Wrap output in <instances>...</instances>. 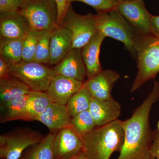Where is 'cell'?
<instances>
[{
  "mask_svg": "<svg viewBox=\"0 0 159 159\" xmlns=\"http://www.w3.org/2000/svg\"><path fill=\"white\" fill-rule=\"evenodd\" d=\"M10 74L25 83L31 91L44 92L55 75L54 69L44 64L23 60L10 66Z\"/></svg>",
  "mask_w": 159,
  "mask_h": 159,
  "instance_id": "8992f818",
  "label": "cell"
},
{
  "mask_svg": "<svg viewBox=\"0 0 159 159\" xmlns=\"http://www.w3.org/2000/svg\"></svg>",
  "mask_w": 159,
  "mask_h": 159,
  "instance_id": "74e56055",
  "label": "cell"
},
{
  "mask_svg": "<svg viewBox=\"0 0 159 159\" xmlns=\"http://www.w3.org/2000/svg\"><path fill=\"white\" fill-rule=\"evenodd\" d=\"M40 134L30 129H20L0 136V156L4 159H19L23 151L42 140Z\"/></svg>",
  "mask_w": 159,
  "mask_h": 159,
  "instance_id": "ba28073f",
  "label": "cell"
},
{
  "mask_svg": "<svg viewBox=\"0 0 159 159\" xmlns=\"http://www.w3.org/2000/svg\"><path fill=\"white\" fill-rule=\"evenodd\" d=\"M51 32L39 34L35 51L34 61L40 63L49 64Z\"/></svg>",
  "mask_w": 159,
  "mask_h": 159,
  "instance_id": "484cf974",
  "label": "cell"
},
{
  "mask_svg": "<svg viewBox=\"0 0 159 159\" xmlns=\"http://www.w3.org/2000/svg\"><path fill=\"white\" fill-rule=\"evenodd\" d=\"M72 117L66 105L51 102L37 119L47 126L52 132L70 126Z\"/></svg>",
  "mask_w": 159,
  "mask_h": 159,
  "instance_id": "e0dca14e",
  "label": "cell"
},
{
  "mask_svg": "<svg viewBox=\"0 0 159 159\" xmlns=\"http://www.w3.org/2000/svg\"><path fill=\"white\" fill-rule=\"evenodd\" d=\"M23 39H1L0 58L9 65L15 64L22 60Z\"/></svg>",
  "mask_w": 159,
  "mask_h": 159,
  "instance_id": "44dd1931",
  "label": "cell"
},
{
  "mask_svg": "<svg viewBox=\"0 0 159 159\" xmlns=\"http://www.w3.org/2000/svg\"><path fill=\"white\" fill-rule=\"evenodd\" d=\"M53 69L55 75H63L84 83L86 81V70L81 48L71 49Z\"/></svg>",
  "mask_w": 159,
  "mask_h": 159,
  "instance_id": "5bb4252c",
  "label": "cell"
},
{
  "mask_svg": "<svg viewBox=\"0 0 159 159\" xmlns=\"http://www.w3.org/2000/svg\"><path fill=\"white\" fill-rule=\"evenodd\" d=\"M70 127L80 138L88 134L97 128L95 121L89 110L72 117Z\"/></svg>",
  "mask_w": 159,
  "mask_h": 159,
  "instance_id": "cb8c5ba5",
  "label": "cell"
},
{
  "mask_svg": "<svg viewBox=\"0 0 159 159\" xmlns=\"http://www.w3.org/2000/svg\"><path fill=\"white\" fill-rule=\"evenodd\" d=\"M31 91L1 105V122L17 120L29 121L27 104Z\"/></svg>",
  "mask_w": 159,
  "mask_h": 159,
  "instance_id": "d6986e66",
  "label": "cell"
},
{
  "mask_svg": "<svg viewBox=\"0 0 159 159\" xmlns=\"http://www.w3.org/2000/svg\"><path fill=\"white\" fill-rule=\"evenodd\" d=\"M73 36L70 30L58 26L51 32L49 64L56 65L72 49Z\"/></svg>",
  "mask_w": 159,
  "mask_h": 159,
  "instance_id": "2e32d148",
  "label": "cell"
},
{
  "mask_svg": "<svg viewBox=\"0 0 159 159\" xmlns=\"http://www.w3.org/2000/svg\"><path fill=\"white\" fill-rule=\"evenodd\" d=\"M54 159H69L82 151L81 138L70 127L56 132L53 142Z\"/></svg>",
  "mask_w": 159,
  "mask_h": 159,
  "instance_id": "30bf717a",
  "label": "cell"
},
{
  "mask_svg": "<svg viewBox=\"0 0 159 159\" xmlns=\"http://www.w3.org/2000/svg\"><path fill=\"white\" fill-rule=\"evenodd\" d=\"M81 140L82 151L88 159H109L114 152L122 150L124 140L122 121L118 119L97 127Z\"/></svg>",
  "mask_w": 159,
  "mask_h": 159,
  "instance_id": "7a4b0ae2",
  "label": "cell"
},
{
  "mask_svg": "<svg viewBox=\"0 0 159 159\" xmlns=\"http://www.w3.org/2000/svg\"><path fill=\"white\" fill-rule=\"evenodd\" d=\"M116 9L138 35L152 33L151 14L146 9L143 0H130L117 3Z\"/></svg>",
  "mask_w": 159,
  "mask_h": 159,
  "instance_id": "9c48e42d",
  "label": "cell"
},
{
  "mask_svg": "<svg viewBox=\"0 0 159 159\" xmlns=\"http://www.w3.org/2000/svg\"><path fill=\"white\" fill-rule=\"evenodd\" d=\"M51 102L46 92L31 91L27 104L29 121H37Z\"/></svg>",
  "mask_w": 159,
  "mask_h": 159,
  "instance_id": "7402d4cb",
  "label": "cell"
},
{
  "mask_svg": "<svg viewBox=\"0 0 159 159\" xmlns=\"http://www.w3.org/2000/svg\"><path fill=\"white\" fill-rule=\"evenodd\" d=\"M151 24L152 33L159 36V16L151 15Z\"/></svg>",
  "mask_w": 159,
  "mask_h": 159,
  "instance_id": "d6a6232c",
  "label": "cell"
},
{
  "mask_svg": "<svg viewBox=\"0 0 159 159\" xmlns=\"http://www.w3.org/2000/svg\"><path fill=\"white\" fill-rule=\"evenodd\" d=\"M31 91L25 83L13 76L0 80L1 105Z\"/></svg>",
  "mask_w": 159,
  "mask_h": 159,
  "instance_id": "ffe728a7",
  "label": "cell"
},
{
  "mask_svg": "<svg viewBox=\"0 0 159 159\" xmlns=\"http://www.w3.org/2000/svg\"><path fill=\"white\" fill-rule=\"evenodd\" d=\"M138 71L131 92L139 89L159 73V36L153 33L137 36L135 45Z\"/></svg>",
  "mask_w": 159,
  "mask_h": 159,
  "instance_id": "3957f363",
  "label": "cell"
},
{
  "mask_svg": "<svg viewBox=\"0 0 159 159\" xmlns=\"http://www.w3.org/2000/svg\"><path fill=\"white\" fill-rule=\"evenodd\" d=\"M89 111L96 127L103 126L118 119L121 112V106L113 97L102 100L93 98Z\"/></svg>",
  "mask_w": 159,
  "mask_h": 159,
  "instance_id": "9a60e30c",
  "label": "cell"
},
{
  "mask_svg": "<svg viewBox=\"0 0 159 159\" xmlns=\"http://www.w3.org/2000/svg\"><path fill=\"white\" fill-rule=\"evenodd\" d=\"M69 4L74 2H80L94 8L97 13L105 12L116 9L117 3L112 0H67Z\"/></svg>",
  "mask_w": 159,
  "mask_h": 159,
  "instance_id": "83f0119b",
  "label": "cell"
},
{
  "mask_svg": "<svg viewBox=\"0 0 159 159\" xmlns=\"http://www.w3.org/2000/svg\"><path fill=\"white\" fill-rule=\"evenodd\" d=\"M120 76L112 70H104L87 80L84 86L88 90L93 98L106 100L112 98L111 92L115 83Z\"/></svg>",
  "mask_w": 159,
  "mask_h": 159,
  "instance_id": "4fadbf2b",
  "label": "cell"
},
{
  "mask_svg": "<svg viewBox=\"0 0 159 159\" xmlns=\"http://www.w3.org/2000/svg\"><path fill=\"white\" fill-rule=\"evenodd\" d=\"M57 3L58 16H57V24L59 26L64 18L66 13L70 8L71 4H69L67 0H55Z\"/></svg>",
  "mask_w": 159,
  "mask_h": 159,
  "instance_id": "f546056e",
  "label": "cell"
},
{
  "mask_svg": "<svg viewBox=\"0 0 159 159\" xmlns=\"http://www.w3.org/2000/svg\"><path fill=\"white\" fill-rule=\"evenodd\" d=\"M41 33L30 31L23 39L22 60L26 61H34L39 37Z\"/></svg>",
  "mask_w": 159,
  "mask_h": 159,
  "instance_id": "4316f807",
  "label": "cell"
},
{
  "mask_svg": "<svg viewBox=\"0 0 159 159\" xmlns=\"http://www.w3.org/2000/svg\"><path fill=\"white\" fill-rule=\"evenodd\" d=\"M55 133L49 134L34 145L25 159H54L53 147Z\"/></svg>",
  "mask_w": 159,
  "mask_h": 159,
  "instance_id": "d4e9b609",
  "label": "cell"
},
{
  "mask_svg": "<svg viewBox=\"0 0 159 159\" xmlns=\"http://www.w3.org/2000/svg\"><path fill=\"white\" fill-rule=\"evenodd\" d=\"M27 0H0V14L20 10Z\"/></svg>",
  "mask_w": 159,
  "mask_h": 159,
  "instance_id": "f1b7e54d",
  "label": "cell"
},
{
  "mask_svg": "<svg viewBox=\"0 0 159 159\" xmlns=\"http://www.w3.org/2000/svg\"><path fill=\"white\" fill-rule=\"evenodd\" d=\"M19 11L28 20L31 31L42 34L58 26L55 0H27Z\"/></svg>",
  "mask_w": 159,
  "mask_h": 159,
  "instance_id": "5b68a950",
  "label": "cell"
},
{
  "mask_svg": "<svg viewBox=\"0 0 159 159\" xmlns=\"http://www.w3.org/2000/svg\"><path fill=\"white\" fill-rule=\"evenodd\" d=\"M156 130L159 132V121L158 122L157 124V127Z\"/></svg>",
  "mask_w": 159,
  "mask_h": 159,
  "instance_id": "d590c367",
  "label": "cell"
},
{
  "mask_svg": "<svg viewBox=\"0 0 159 159\" xmlns=\"http://www.w3.org/2000/svg\"><path fill=\"white\" fill-rule=\"evenodd\" d=\"M105 38L103 34L98 31L81 48L87 79L102 70L99 61V55L101 45Z\"/></svg>",
  "mask_w": 159,
  "mask_h": 159,
  "instance_id": "ac0fdd59",
  "label": "cell"
},
{
  "mask_svg": "<svg viewBox=\"0 0 159 159\" xmlns=\"http://www.w3.org/2000/svg\"><path fill=\"white\" fill-rule=\"evenodd\" d=\"M92 99L90 93L83 85L70 98L66 105L71 116L89 110Z\"/></svg>",
  "mask_w": 159,
  "mask_h": 159,
  "instance_id": "603a6c76",
  "label": "cell"
},
{
  "mask_svg": "<svg viewBox=\"0 0 159 159\" xmlns=\"http://www.w3.org/2000/svg\"><path fill=\"white\" fill-rule=\"evenodd\" d=\"M84 84L74 78L55 75L46 93L51 102L66 105L70 98L82 87Z\"/></svg>",
  "mask_w": 159,
  "mask_h": 159,
  "instance_id": "8fae6325",
  "label": "cell"
},
{
  "mask_svg": "<svg viewBox=\"0 0 159 159\" xmlns=\"http://www.w3.org/2000/svg\"><path fill=\"white\" fill-rule=\"evenodd\" d=\"M59 26L65 27L72 33V48H82L98 32L95 25V15L78 14L71 5Z\"/></svg>",
  "mask_w": 159,
  "mask_h": 159,
  "instance_id": "52a82bcc",
  "label": "cell"
},
{
  "mask_svg": "<svg viewBox=\"0 0 159 159\" xmlns=\"http://www.w3.org/2000/svg\"><path fill=\"white\" fill-rule=\"evenodd\" d=\"M30 31L28 20L19 11L0 14L1 39H24Z\"/></svg>",
  "mask_w": 159,
  "mask_h": 159,
  "instance_id": "7c38bea8",
  "label": "cell"
},
{
  "mask_svg": "<svg viewBox=\"0 0 159 159\" xmlns=\"http://www.w3.org/2000/svg\"><path fill=\"white\" fill-rule=\"evenodd\" d=\"M69 159H88V158L84 154V153L82 151L77 155Z\"/></svg>",
  "mask_w": 159,
  "mask_h": 159,
  "instance_id": "836d02e7",
  "label": "cell"
},
{
  "mask_svg": "<svg viewBox=\"0 0 159 159\" xmlns=\"http://www.w3.org/2000/svg\"><path fill=\"white\" fill-rule=\"evenodd\" d=\"M156 159H159L156 158Z\"/></svg>",
  "mask_w": 159,
  "mask_h": 159,
  "instance_id": "8d00e7d4",
  "label": "cell"
},
{
  "mask_svg": "<svg viewBox=\"0 0 159 159\" xmlns=\"http://www.w3.org/2000/svg\"><path fill=\"white\" fill-rule=\"evenodd\" d=\"M10 66L8 63L0 58V80L5 79L11 76Z\"/></svg>",
  "mask_w": 159,
  "mask_h": 159,
  "instance_id": "4dcf8cb0",
  "label": "cell"
},
{
  "mask_svg": "<svg viewBox=\"0 0 159 159\" xmlns=\"http://www.w3.org/2000/svg\"><path fill=\"white\" fill-rule=\"evenodd\" d=\"M154 131L155 136L152 145L151 152L156 159H159V132L156 130Z\"/></svg>",
  "mask_w": 159,
  "mask_h": 159,
  "instance_id": "1f68e13d",
  "label": "cell"
},
{
  "mask_svg": "<svg viewBox=\"0 0 159 159\" xmlns=\"http://www.w3.org/2000/svg\"><path fill=\"white\" fill-rule=\"evenodd\" d=\"M159 99V82L154 81L152 90L142 104L129 119L122 121L124 143L117 159H156L151 152L155 133L149 118L152 105Z\"/></svg>",
  "mask_w": 159,
  "mask_h": 159,
  "instance_id": "6da1fadb",
  "label": "cell"
},
{
  "mask_svg": "<svg viewBox=\"0 0 159 159\" xmlns=\"http://www.w3.org/2000/svg\"><path fill=\"white\" fill-rule=\"evenodd\" d=\"M97 31L124 44L125 49L136 57L135 45L138 34L116 9L95 15Z\"/></svg>",
  "mask_w": 159,
  "mask_h": 159,
  "instance_id": "277c9868",
  "label": "cell"
},
{
  "mask_svg": "<svg viewBox=\"0 0 159 159\" xmlns=\"http://www.w3.org/2000/svg\"><path fill=\"white\" fill-rule=\"evenodd\" d=\"M112 1H114L118 3L120 2H125V1H130V0H112Z\"/></svg>",
  "mask_w": 159,
  "mask_h": 159,
  "instance_id": "e575fe53",
  "label": "cell"
}]
</instances>
